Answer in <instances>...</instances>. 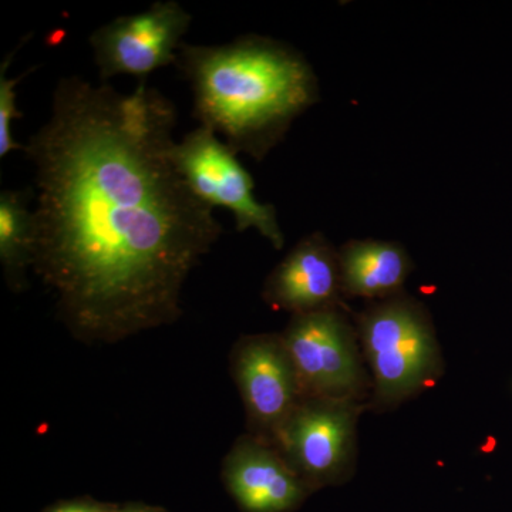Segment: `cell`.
<instances>
[{"instance_id":"5bb4252c","label":"cell","mask_w":512,"mask_h":512,"mask_svg":"<svg viewBox=\"0 0 512 512\" xmlns=\"http://www.w3.org/2000/svg\"><path fill=\"white\" fill-rule=\"evenodd\" d=\"M114 504L101 503L90 497L59 501L43 512H109Z\"/></svg>"},{"instance_id":"ba28073f","label":"cell","mask_w":512,"mask_h":512,"mask_svg":"<svg viewBox=\"0 0 512 512\" xmlns=\"http://www.w3.org/2000/svg\"><path fill=\"white\" fill-rule=\"evenodd\" d=\"M231 373L247 413L248 434L274 446L303 397L281 335L242 336L232 348Z\"/></svg>"},{"instance_id":"52a82bcc","label":"cell","mask_w":512,"mask_h":512,"mask_svg":"<svg viewBox=\"0 0 512 512\" xmlns=\"http://www.w3.org/2000/svg\"><path fill=\"white\" fill-rule=\"evenodd\" d=\"M192 15L175 0H158L133 15L119 16L94 30L89 42L103 83L116 76L147 80L150 73L177 64Z\"/></svg>"},{"instance_id":"7a4b0ae2","label":"cell","mask_w":512,"mask_h":512,"mask_svg":"<svg viewBox=\"0 0 512 512\" xmlns=\"http://www.w3.org/2000/svg\"><path fill=\"white\" fill-rule=\"evenodd\" d=\"M175 66L190 84L200 126L256 161L264 160L293 121L319 100L308 60L269 37L241 36L224 45L183 43Z\"/></svg>"},{"instance_id":"5b68a950","label":"cell","mask_w":512,"mask_h":512,"mask_svg":"<svg viewBox=\"0 0 512 512\" xmlns=\"http://www.w3.org/2000/svg\"><path fill=\"white\" fill-rule=\"evenodd\" d=\"M359 402L302 397L274 447L312 491L342 483L355 466Z\"/></svg>"},{"instance_id":"7c38bea8","label":"cell","mask_w":512,"mask_h":512,"mask_svg":"<svg viewBox=\"0 0 512 512\" xmlns=\"http://www.w3.org/2000/svg\"><path fill=\"white\" fill-rule=\"evenodd\" d=\"M37 244L35 210H30L28 192H0V264L13 292L26 288L28 271L35 265Z\"/></svg>"},{"instance_id":"4fadbf2b","label":"cell","mask_w":512,"mask_h":512,"mask_svg":"<svg viewBox=\"0 0 512 512\" xmlns=\"http://www.w3.org/2000/svg\"><path fill=\"white\" fill-rule=\"evenodd\" d=\"M23 43H26V39H23L22 45ZM20 46L13 49L8 56H5L2 64H0V158H5L15 150L25 151V146L16 143L12 136V121L22 119L23 116L18 107V86L37 67L20 74L19 77L10 79L8 76L10 63H12L16 53L19 52Z\"/></svg>"},{"instance_id":"8fae6325","label":"cell","mask_w":512,"mask_h":512,"mask_svg":"<svg viewBox=\"0 0 512 512\" xmlns=\"http://www.w3.org/2000/svg\"><path fill=\"white\" fill-rule=\"evenodd\" d=\"M343 295L389 299L399 295L413 264L397 242L350 241L339 251Z\"/></svg>"},{"instance_id":"9a60e30c","label":"cell","mask_w":512,"mask_h":512,"mask_svg":"<svg viewBox=\"0 0 512 512\" xmlns=\"http://www.w3.org/2000/svg\"><path fill=\"white\" fill-rule=\"evenodd\" d=\"M109 512H170L165 510L164 507L158 505H148L143 503H130V504H114Z\"/></svg>"},{"instance_id":"30bf717a","label":"cell","mask_w":512,"mask_h":512,"mask_svg":"<svg viewBox=\"0 0 512 512\" xmlns=\"http://www.w3.org/2000/svg\"><path fill=\"white\" fill-rule=\"evenodd\" d=\"M343 295L339 252L320 232L303 238L266 279L265 302L292 316L338 308Z\"/></svg>"},{"instance_id":"8992f818","label":"cell","mask_w":512,"mask_h":512,"mask_svg":"<svg viewBox=\"0 0 512 512\" xmlns=\"http://www.w3.org/2000/svg\"><path fill=\"white\" fill-rule=\"evenodd\" d=\"M281 338L303 397L359 402L365 394L367 377L355 330L339 308L292 316Z\"/></svg>"},{"instance_id":"9c48e42d","label":"cell","mask_w":512,"mask_h":512,"mask_svg":"<svg viewBox=\"0 0 512 512\" xmlns=\"http://www.w3.org/2000/svg\"><path fill=\"white\" fill-rule=\"evenodd\" d=\"M221 477L242 512H291L312 493L274 446L248 433L225 456Z\"/></svg>"},{"instance_id":"3957f363","label":"cell","mask_w":512,"mask_h":512,"mask_svg":"<svg viewBox=\"0 0 512 512\" xmlns=\"http://www.w3.org/2000/svg\"><path fill=\"white\" fill-rule=\"evenodd\" d=\"M363 352L372 369L373 406H399L429 387L443 372L429 313L402 293L369 306L357 316Z\"/></svg>"},{"instance_id":"6da1fadb","label":"cell","mask_w":512,"mask_h":512,"mask_svg":"<svg viewBox=\"0 0 512 512\" xmlns=\"http://www.w3.org/2000/svg\"><path fill=\"white\" fill-rule=\"evenodd\" d=\"M177 107L147 80L131 93L66 76L29 138L33 272L74 339L123 342L183 315L191 272L221 238L174 161Z\"/></svg>"},{"instance_id":"277c9868","label":"cell","mask_w":512,"mask_h":512,"mask_svg":"<svg viewBox=\"0 0 512 512\" xmlns=\"http://www.w3.org/2000/svg\"><path fill=\"white\" fill-rule=\"evenodd\" d=\"M173 156L191 191L214 210L227 208L238 232L256 229L275 249L284 247L274 205L258 201L252 175L214 131L200 126L185 134L175 144Z\"/></svg>"}]
</instances>
